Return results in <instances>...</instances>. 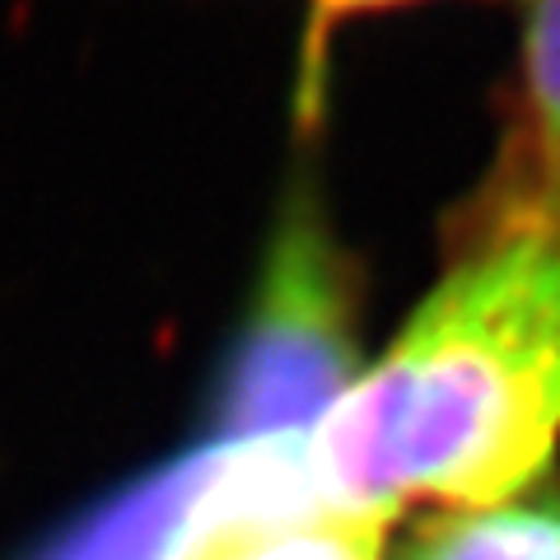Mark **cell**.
Returning <instances> with one entry per match:
<instances>
[{"mask_svg":"<svg viewBox=\"0 0 560 560\" xmlns=\"http://www.w3.org/2000/svg\"><path fill=\"white\" fill-rule=\"evenodd\" d=\"M560 440V224H514L458 261L370 374L308 430L341 514L407 500L500 510Z\"/></svg>","mask_w":560,"mask_h":560,"instance_id":"obj_1","label":"cell"},{"mask_svg":"<svg viewBox=\"0 0 560 560\" xmlns=\"http://www.w3.org/2000/svg\"><path fill=\"white\" fill-rule=\"evenodd\" d=\"M355 383V323L337 243L308 201L280 220L253 313L243 323L220 393L224 444L294 440Z\"/></svg>","mask_w":560,"mask_h":560,"instance_id":"obj_2","label":"cell"},{"mask_svg":"<svg viewBox=\"0 0 560 560\" xmlns=\"http://www.w3.org/2000/svg\"><path fill=\"white\" fill-rule=\"evenodd\" d=\"M304 440L210 444L178 458L47 541L38 560H183L210 541L341 514L318 490Z\"/></svg>","mask_w":560,"mask_h":560,"instance_id":"obj_3","label":"cell"},{"mask_svg":"<svg viewBox=\"0 0 560 560\" xmlns=\"http://www.w3.org/2000/svg\"><path fill=\"white\" fill-rule=\"evenodd\" d=\"M401 560H560V510H471L420 528Z\"/></svg>","mask_w":560,"mask_h":560,"instance_id":"obj_4","label":"cell"},{"mask_svg":"<svg viewBox=\"0 0 560 560\" xmlns=\"http://www.w3.org/2000/svg\"><path fill=\"white\" fill-rule=\"evenodd\" d=\"M388 514H327L276 533L210 541L183 560H378Z\"/></svg>","mask_w":560,"mask_h":560,"instance_id":"obj_5","label":"cell"},{"mask_svg":"<svg viewBox=\"0 0 560 560\" xmlns=\"http://www.w3.org/2000/svg\"><path fill=\"white\" fill-rule=\"evenodd\" d=\"M523 70L537 154L560 191V0H528L523 24Z\"/></svg>","mask_w":560,"mask_h":560,"instance_id":"obj_6","label":"cell"},{"mask_svg":"<svg viewBox=\"0 0 560 560\" xmlns=\"http://www.w3.org/2000/svg\"><path fill=\"white\" fill-rule=\"evenodd\" d=\"M323 14H360V10H388V5H407V0H313Z\"/></svg>","mask_w":560,"mask_h":560,"instance_id":"obj_7","label":"cell"}]
</instances>
